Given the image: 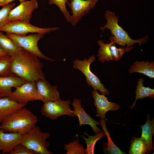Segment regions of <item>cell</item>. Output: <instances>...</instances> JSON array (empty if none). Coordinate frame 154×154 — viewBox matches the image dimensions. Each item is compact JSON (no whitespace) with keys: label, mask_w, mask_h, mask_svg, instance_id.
<instances>
[{"label":"cell","mask_w":154,"mask_h":154,"mask_svg":"<svg viewBox=\"0 0 154 154\" xmlns=\"http://www.w3.org/2000/svg\"><path fill=\"white\" fill-rule=\"evenodd\" d=\"M142 129L141 137L145 143L147 147V153L149 154L154 150L152 139L154 133V119L151 121L149 114L147 115L145 123L140 126Z\"/></svg>","instance_id":"d6986e66"},{"label":"cell","mask_w":154,"mask_h":154,"mask_svg":"<svg viewBox=\"0 0 154 154\" xmlns=\"http://www.w3.org/2000/svg\"><path fill=\"white\" fill-rule=\"evenodd\" d=\"M57 27L41 28L34 26L30 23L14 21L9 22L0 29V31L12 33L19 35H26L29 33H35L44 34L57 30Z\"/></svg>","instance_id":"ba28073f"},{"label":"cell","mask_w":154,"mask_h":154,"mask_svg":"<svg viewBox=\"0 0 154 154\" xmlns=\"http://www.w3.org/2000/svg\"><path fill=\"white\" fill-rule=\"evenodd\" d=\"M94 100V104L97 109V117L101 119H105L106 114L109 111H117L120 108V106L116 102L109 101L105 95L100 94L97 90H94L92 93Z\"/></svg>","instance_id":"4fadbf2b"},{"label":"cell","mask_w":154,"mask_h":154,"mask_svg":"<svg viewBox=\"0 0 154 154\" xmlns=\"http://www.w3.org/2000/svg\"><path fill=\"white\" fill-rule=\"evenodd\" d=\"M7 55V54L0 48V57L5 56Z\"/></svg>","instance_id":"d6a6232c"},{"label":"cell","mask_w":154,"mask_h":154,"mask_svg":"<svg viewBox=\"0 0 154 154\" xmlns=\"http://www.w3.org/2000/svg\"><path fill=\"white\" fill-rule=\"evenodd\" d=\"M71 0H49L48 4L50 5L55 4L59 9L60 11L62 13L67 22H70L71 15L67 10L66 4L69 3Z\"/></svg>","instance_id":"83f0119b"},{"label":"cell","mask_w":154,"mask_h":154,"mask_svg":"<svg viewBox=\"0 0 154 154\" xmlns=\"http://www.w3.org/2000/svg\"><path fill=\"white\" fill-rule=\"evenodd\" d=\"M144 80L141 78H139L135 90V99L133 105L130 108L133 109L135 106L136 102L138 99L141 100L146 98H154V89L149 87H145L143 85Z\"/></svg>","instance_id":"7402d4cb"},{"label":"cell","mask_w":154,"mask_h":154,"mask_svg":"<svg viewBox=\"0 0 154 154\" xmlns=\"http://www.w3.org/2000/svg\"><path fill=\"white\" fill-rule=\"evenodd\" d=\"M0 98H1L0 97Z\"/></svg>","instance_id":"e575fe53"},{"label":"cell","mask_w":154,"mask_h":154,"mask_svg":"<svg viewBox=\"0 0 154 154\" xmlns=\"http://www.w3.org/2000/svg\"><path fill=\"white\" fill-rule=\"evenodd\" d=\"M104 15L106 23L100 29L103 32L106 29L110 31L111 35L109 38L110 42L123 47H131L137 43L140 46L142 44H145L149 40L147 35L137 40L132 39L127 32L119 25L118 17L114 13L107 10Z\"/></svg>","instance_id":"3957f363"},{"label":"cell","mask_w":154,"mask_h":154,"mask_svg":"<svg viewBox=\"0 0 154 154\" xmlns=\"http://www.w3.org/2000/svg\"><path fill=\"white\" fill-rule=\"evenodd\" d=\"M1 125H0V129H1Z\"/></svg>","instance_id":"836d02e7"},{"label":"cell","mask_w":154,"mask_h":154,"mask_svg":"<svg viewBox=\"0 0 154 154\" xmlns=\"http://www.w3.org/2000/svg\"><path fill=\"white\" fill-rule=\"evenodd\" d=\"M27 103H18L8 97L0 98V123L9 116L25 107Z\"/></svg>","instance_id":"ac0fdd59"},{"label":"cell","mask_w":154,"mask_h":154,"mask_svg":"<svg viewBox=\"0 0 154 154\" xmlns=\"http://www.w3.org/2000/svg\"><path fill=\"white\" fill-rule=\"evenodd\" d=\"M8 97L20 103H27L29 101H43L42 97L37 90L35 82H27L15 88Z\"/></svg>","instance_id":"9c48e42d"},{"label":"cell","mask_w":154,"mask_h":154,"mask_svg":"<svg viewBox=\"0 0 154 154\" xmlns=\"http://www.w3.org/2000/svg\"><path fill=\"white\" fill-rule=\"evenodd\" d=\"M9 154H37L36 152L25 146L19 144Z\"/></svg>","instance_id":"f546056e"},{"label":"cell","mask_w":154,"mask_h":154,"mask_svg":"<svg viewBox=\"0 0 154 154\" xmlns=\"http://www.w3.org/2000/svg\"><path fill=\"white\" fill-rule=\"evenodd\" d=\"M12 59L8 54L0 57V76L14 74L11 70Z\"/></svg>","instance_id":"484cf974"},{"label":"cell","mask_w":154,"mask_h":154,"mask_svg":"<svg viewBox=\"0 0 154 154\" xmlns=\"http://www.w3.org/2000/svg\"><path fill=\"white\" fill-rule=\"evenodd\" d=\"M0 48L7 54L11 56L23 49L1 31Z\"/></svg>","instance_id":"44dd1931"},{"label":"cell","mask_w":154,"mask_h":154,"mask_svg":"<svg viewBox=\"0 0 154 154\" xmlns=\"http://www.w3.org/2000/svg\"><path fill=\"white\" fill-rule=\"evenodd\" d=\"M100 125L102 127L103 131H104L106 136H107L108 141L104 143L102 150L105 153L110 154H125L126 153L122 152L119 148L113 142L111 138L110 134L107 130L106 125L105 119H101Z\"/></svg>","instance_id":"603a6c76"},{"label":"cell","mask_w":154,"mask_h":154,"mask_svg":"<svg viewBox=\"0 0 154 154\" xmlns=\"http://www.w3.org/2000/svg\"><path fill=\"white\" fill-rule=\"evenodd\" d=\"M98 2V0H71L70 3H67L72 13L69 23L72 26H75L90 10L94 8Z\"/></svg>","instance_id":"7c38bea8"},{"label":"cell","mask_w":154,"mask_h":154,"mask_svg":"<svg viewBox=\"0 0 154 154\" xmlns=\"http://www.w3.org/2000/svg\"><path fill=\"white\" fill-rule=\"evenodd\" d=\"M48 132H43L38 126H35L28 132L22 135L19 144L23 145L37 154H52L47 148L50 143L46 141L50 136Z\"/></svg>","instance_id":"277c9868"},{"label":"cell","mask_w":154,"mask_h":154,"mask_svg":"<svg viewBox=\"0 0 154 154\" xmlns=\"http://www.w3.org/2000/svg\"><path fill=\"white\" fill-rule=\"evenodd\" d=\"M35 82L38 91L43 99V103L48 101H57L61 100L56 86L52 85L46 79H38Z\"/></svg>","instance_id":"9a60e30c"},{"label":"cell","mask_w":154,"mask_h":154,"mask_svg":"<svg viewBox=\"0 0 154 154\" xmlns=\"http://www.w3.org/2000/svg\"><path fill=\"white\" fill-rule=\"evenodd\" d=\"M16 0H6V4L7 5H8V4L11 3L12 1H14ZM18 0L20 2H22L23 1H27V0Z\"/></svg>","instance_id":"1f68e13d"},{"label":"cell","mask_w":154,"mask_h":154,"mask_svg":"<svg viewBox=\"0 0 154 154\" xmlns=\"http://www.w3.org/2000/svg\"><path fill=\"white\" fill-rule=\"evenodd\" d=\"M11 56V70L13 74L27 82L46 79L42 69L43 64L37 57L23 49Z\"/></svg>","instance_id":"6da1fadb"},{"label":"cell","mask_w":154,"mask_h":154,"mask_svg":"<svg viewBox=\"0 0 154 154\" xmlns=\"http://www.w3.org/2000/svg\"><path fill=\"white\" fill-rule=\"evenodd\" d=\"M15 3H10L3 7L0 10V29L5 26L9 22L8 14L10 11L15 7Z\"/></svg>","instance_id":"f1b7e54d"},{"label":"cell","mask_w":154,"mask_h":154,"mask_svg":"<svg viewBox=\"0 0 154 154\" xmlns=\"http://www.w3.org/2000/svg\"><path fill=\"white\" fill-rule=\"evenodd\" d=\"M128 72L130 74L134 72L142 73L153 78H154V62L136 61L131 66Z\"/></svg>","instance_id":"ffe728a7"},{"label":"cell","mask_w":154,"mask_h":154,"mask_svg":"<svg viewBox=\"0 0 154 154\" xmlns=\"http://www.w3.org/2000/svg\"><path fill=\"white\" fill-rule=\"evenodd\" d=\"M64 148L67 151L66 154H84L85 149L78 140L70 142L68 144H65Z\"/></svg>","instance_id":"4316f807"},{"label":"cell","mask_w":154,"mask_h":154,"mask_svg":"<svg viewBox=\"0 0 154 154\" xmlns=\"http://www.w3.org/2000/svg\"><path fill=\"white\" fill-rule=\"evenodd\" d=\"M38 7L37 0L25 1L20 2L9 12V22L20 21L30 23L32 13Z\"/></svg>","instance_id":"8fae6325"},{"label":"cell","mask_w":154,"mask_h":154,"mask_svg":"<svg viewBox=\"0 0 154 154\" xmlns=\"http://www.w3.org/2000/svg\"><path fill=\"white\" fill-rule=\"evenodd\" d=\"M6 0H0V6L3 7L7 5Z\"/></svg>","instance_id":"4dcf8cb0"},{"label":"cell","mask_w":154,"mask_h":154,"mask_svg":"<svg viewBox=\"0 0 154 154\" xmlns=\"http://www.w3.org/2000/svg\"><path fill=\"white\" fill-rule=\"evenodd\" d=\"M41 109L42 115L52 120H55L60 117L66 115L72 117H76L73 111L70 106V100L55 101H48L44 103Z\"/></svg>","instance_id":"52a82bcc"},{"label":"cell","mask_w":154,"mask_h":154,"mask_svg":"<svg viewBox=\"0 0 154 154\" xmlns=\"http://www.w3.org/2000/svg\"><path fill=\"white\" fill-rule=\"evenodd\" d=\"M6 33V35L9 38L31 54L46 60H56L45 56L38 48V42L44 37V34L37 33L27 35H19L9 33Z\"/></svg>","instance_id":"5b68a950"},{"label":"cell","mask_w":154,"mask_h":154,"mask_svg":"<svg viewBox=\"0 0 154 154\" xmlns=\"http://www.w3.org/2000/svg\"><path fill=\"white\" fill-rule=\"evenodd\" d=\"M147 145L141 137H133L130 142L129 154H144L147 153Z\"/></svg>","instance_id":"d4e9b609"},{"label":"cell","mask_w":154,"mask_h":154,"mask_svg":"<svg viewBox=\"0 0 154 154\" xmlns=\"http://www.w3.org/2000/svg\"><path fill=\"white\" fill-rule=\"evenodd\" d=\"M81 102L80 99L74 98L72 103L74 109L73 111L74 113L78 119L80 126L89 125L96 134L99 133L102 130L98 127L97 125H100V123L92 118L86 112L82 106Z\"/></svg>","instance_id":"5bb4252c"},{"label":"cell","mask_w":154,"mask_h":154,"mask_svg":"<svg viewBox=\"0 0 154 154\" xmlns=\"http://www.w3.org/2000/svg\"><path fill=\"white\" fill-rule=\"evenodd\" d=\"M83 133L88 137V138H87L82 135H80L84 140L86 143L87 147L86 149H85V153L94 154V148L96 142L99 139L106 136L104 131L102 130L99 133L94 136L88 135L85 132Z\"/></svg>","instance_id":"cb8c5ba5"},{"label":"cell","mask_w":154,"mask_h":154,"mask_svg":"<svg viewBox=\"0 0 154 154\" xmlns=\"http://www.w3.org/2000/svg\"><path fill=\"white\" fill-rule=\"evenodd\" d=\"M96 60V56H90L88 59L86 58L82 60L75 59L73 61V67L81 71L85 76L86 80L88 86H91L94 90H99L102 94L108 95L109 91L106 89L99 78L91 71V64Z\"/></svg>","instance_id":"8992f818"},{"label":"cell","mask_w":154,"mask_h":154,"mask_svg":"<svg viewBox=\"0 0 154 154\" xmlns=\"http://www.w3.org/2000/svg\"><path fill=\"white\" fill-rule=\"evenodd\" d=\"M100 46L97 56L99 60L102 63L105 62L119 61L125 53L131 50L133 47H119L117 48L116 45L112 42L108 44L104 43L102 40H99L97 42Z\"/></svg>","instance_id":"30bf717a"},{"label":"cell","mask_w":154,"mask_h":154,"mask_svg":"<svg viewBox=\"0 0 154 154\" xmlns=\"http://www.w3.org/2000/svg\"><path fill=\"white\" fill-rule=\"evenodd\" d=\"M38 121L37 117L29 109L24 107L4 119L1 123V129L6 132L23 135L35 126Z\"/></svg>","instance_id":"7a4b0ae2"},{"label":"cell","mask_w":154,"mask_h":154,"mask_svg":"<svg viewBox=\"0 0 154 154\" xmlns=\"http://www.w3.org/2000/svg\"><path fill=\"white\" fill-rule=\"evenodd\" d=\"M27 82L15 74L0 76V97H8L12 88H15Z\"/></svg>","instance_id":"2e32d148"},{"label":"cell","mask_w":154,"mask_h":154,"mask_svg":"<svg viewBox=\"0 0 154 154\" xmlns=\"http://www.w3.org/2000/svg\"><path fill=\"white\" fill-rule=\"evenodd\" d=\"M23 135L15 133L6 132L0 129V154L9 153L19 144Z\"/></svg>","instance_id":"e0dca14e"}]
</instances>
